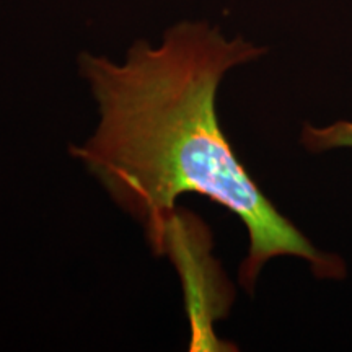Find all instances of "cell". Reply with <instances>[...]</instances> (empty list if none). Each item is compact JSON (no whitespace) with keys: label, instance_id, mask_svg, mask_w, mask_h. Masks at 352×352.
<instances>
[{"label":"cell","instance_id":"1","mask_svg":"<svg viewBox=\"0 0 352 352\" xmlns=\"http://www.w3.org/2000/svg\"><path fill=\"white\" fill-rule=\"evenodd\" d=\"M266 50L228 39L206 21H179L160 43L135 41L124 63L83 52L78 70L98 104V126L70 148L116 206L147 232L158 253L176 219L175 202L199 195L223 206L248 230L240 283L253 290L264 264L279 256L310 263L315 274L336 277L340 259L316 250L263 195L220 127V82Z\"/></svg>","mask_w":352,"mask_h":352},{"label":"cell","instance_id":"2","mask_svg":"<svg viewBox=\"0 0 352 352\" xmlns=\"http://www.w3.org/2000/svg\"><path fill=\"white\" fill-rule=\"evenodd\" d=\"M300 140L310 152H328L352 148V121H338L324 127L305 126Z\"/></svg>","mask_w":352,"mask_h":352}]
</instances>
